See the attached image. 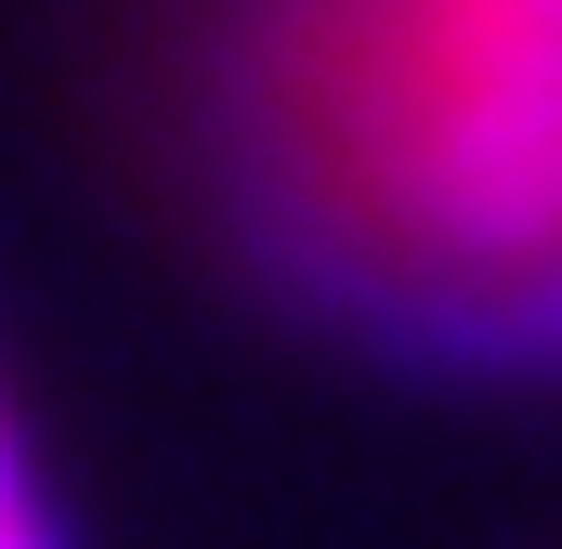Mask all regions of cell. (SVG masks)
I'll use <instances>...</instances> for the list:
<instances>
[{
    "instance_id": "6da1fadb",
    "label": "cell",
    "mask_w": 562,
    "mask_h": 549,
    "mask_svg": "<svg viewBox=\"0 0 562 549\" xmlns=\"http://www.w3.org/2000/svg\"><path fill=\"white\" fill-rule=\"evenodd\" d=\"M210 170L314 314L419 367H562V0H223Z\"/></svg>"
},
{
    "instance_id": "7a4b0ae2",
    "label": "cell",
    "mask_w": 562,
    "mask_h": 549,
    "mask_svg": "<svg viewBox=\"0 0 562 549\" xmlns=\"http://www.w3.org/2000/svg\"><path fill=\"white\" fill-rule=\"evenodd\" d=\"M0 549H66V511H53V471L26 445V406L0 393Z\"/></svg>"
}]
</instances>
